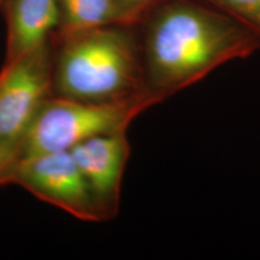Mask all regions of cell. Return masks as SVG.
Segmentation results:
<instances>
[{
	"mask_svg": "<svg viewBox=\"0 0 260 260\" xmlns=\"http://www.w3.org/2000/svg\"><path fill=\"white\" fill-rule=\"evenodd\" d=\"M138 25L146 84L160 103L260 48L254 32L207 3L169 0Z\"/></svg>",
	"mask_w": 260,
	"mask_h": 260,
	"instance_id": "1",
	"label": "cell"
},
{
	"mask_svg": "<svg viewBox=\"0 0 260 260\" xmlns=\"http://www.w3.org/2000/svg\"><path fill=\"white\" fill-rule=\"evenodd\" d=\"M134 28L113 24L68 35L52 34L54 95L105 104L145 96L157 99L146 84Z\"/></svg>",
	"mask_w": 260,
	"mask_h": 260,
	"instance_id": "2",
	"label": "cell"
},
{
	"mask_svg": "<svg viewBox=\"0 0 260 260\" xmlns=\"http://www.w3.org/2000/svg\"><path fill=\"white\" fill-rule=\"evenodd\" d=\"M157 103L153 96L105 104L52 95L40 107L19 142V158L70 151L95 136L126 132L140 113Z\"/></svg>",
	"mask_w": 260,
	"mask_h": 260,
	"instance_id": "3",
	"label": "cell"
},
{
	"mask_svg": "<svg viewBox=\"0 0 260 260\" xmlns=\"http://www.w3.org/2000/svg\"><path fill=\"white\" fill-rule=\"evenodd\" d=\"M8 184L23 188L39 200L53 205L83 222H103L88 182L70 151L19 158Z\"/></svg>",
	"mask_w": 260,
	"mask_h": 260,
	"instance_id": "4",
	"label": "cell"
},
{
	"mask_svg": "<svg viewBox=\"0 0 260 260\" xmlns=\"http://www.w3.org/2000/svg\"><path fill=\"white\" fill-rule=\"evenodd\" d=\"M53 93V44L50 39L37 50L0 70V140L16 146L40 107Z\"/></svg>",
	"mask_w": 260,
	"mask_h": 260,
	"instance_id": "5",
	"label": "cell"
},
{
	"mask_svg": "<svg viewBox=\"0 0 260 260\" xmlns=\"http://www.w3.org/2000/svg\"><path fill=\"white\" fill-rule=\"evenodd\" d=\"M105 220L116 217L130 145L126 132L100 135L70 149Z\"/></svg>",
	"mask_w": 260,
	"mask_h": 260,
	"instance_id": "6",
	"label": "cell"
},
{
	"mask_svg": "<svg viewBox=\"0 0 260 260\" xmlns=\"http://www.w3.org/2000/svg\"><path fill=\"white\" fill-rule=\"evenodd\" d=\"M0 11L6 24L5 61L46 44L59 24L58 0H2Z\"/></svg>",
	"mask_w": 260,
	"mask_h": 260,
	"instance_id": "7",
	"label": "cell"
},
{
	"mask_svg": "<svg viewBox=\"0 0 260 260\" xmlns=\"http://www.w3.org/2000/svg\"><path fill=\"white\" fill-rule=\"evenodd\" d=\"M59 24L56 35L123 24L117 0H58Z\"/></svg>",
	"mask_w": 260,
	"mask_h": 260,
	"instance_id": "8",
	"label": "cell"
},
{
	"mask_svg": "<svg viewBox=\"0 0 260 260\" xmlns=\"http://www.w3.org/2000/svg\"><path fill=\"white\" fill-rule=\"evenodd\" d=\"M222 10L254 32L260 40V0H203Z\"/></svg>",
	"mask_w": 260,
	"mask_h": 260,
	"instance_id": "9",
	"label": "cell"
},
{
	"mask_svg": "<svg viewBox=\"0 0 260 260\" xmlns=\"http://www.w3.org/2000/svg\"><path fill=\"white\" fill-rule=\"evenodd\" d=\"M169 0H117L124 25L136 27L157 6Z\"/></svg>",
	"mask_w": 260,
	"mask_h": 260,
	"instance_id": "10",
	"label": "cell"
},
{
	"mask_svg": "<svg viewBox=\"0 0 260 260\" xmlns=\"http://www.w3.org/2000/svg\"><path fill=\"white\" fill-rule=\"evenodd\" d=\"M18 158V148L0 140V187L8 186L9 175Z\"/></svg>",
	"mask_w": 260,
	"mask_h": 260,
	"instance_id": "11",
	"label": "cell"
},
{
	"mask_svg": "<svg viewBox=\"0 0 260 260\" xmlns=\"http://www.w3.org/2000/svg\"><path fill=\"white\" fill-rule=\"evenodd\" d=\"M0 2H2V0H0Z\"/></svg>",
	"mask_w": 260,
	"mask_h": 260,
	"instance_id": "12",
	"label": "cell"
}]
</instances>
